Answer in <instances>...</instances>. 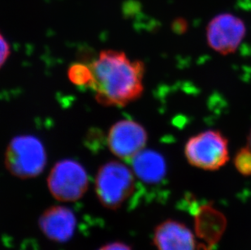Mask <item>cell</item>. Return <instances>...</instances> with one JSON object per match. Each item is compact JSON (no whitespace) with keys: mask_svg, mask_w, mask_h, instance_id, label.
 Returning <instances> with one entry per match:
<instances>
[{"mask_svg":"<svg viewBox=\"0 0 251 250\" xmlns=\"http://www.w3.org/2000/svg\"><path fill=\"white\" fill-rule=\"evenodd\" d=\"M68 77L76 86L90 88L92 81V73L90 65L84 63L72 64L68 70Z\"/></svg>","mask_w":251,"mask_h":250,"instance_id":"12","label":"cell"},{"mask_svg":"<svg viewBox=\"0 0 251 250\" xmlns=\"http://www.w3.org/2000/svg\"><path fill=\"white\" fill-rule=\"evenodd\" d=\"M76 222V215L70 208L55 205L42 213L38 219V226L50 241L64 243L74 236Z\"/></svg>","mask_w":251,"mask_h":250,"instance_id":"8","label":"cell"},{"mask_svg":"<svg viewBox=\"0 0 251 250\" xmlns=\"http://www.w3.org/2000/svg\"><path fill=\"white\" fill-rule=\"evenodd\" d=\"M131 163L134 175L146 184L159 183L166 175V162L156 151L143 150Z\"/></svg>","mask_w":251,"mask_h":250,"instance_id":"11","label":"cell"},{"mask_svg":"<svg viewBox=\"0 0 251 250\" xmlns=\"http://www.w3.org/2000/svg\"><path fill=\"white\" fill-rule=\"evenodd\" d=\"M248 147L251 150V129L248 136Z\"/></svg>","mask_w":251,"mask_h":250,"instance_id":"16","label":"cell"},{"mask_svg":"<svg viewBox=\"0 0 251 250\" xmlns=\"http://www.w3.org/2000/svg\"><path fill=\"white\" fill-rule=\"evenodd\" d=\"M92 73L90 90L104 106L123 107L139 100L144 92L146 67L123 51L103 50L89 64Z\"/></svg>","mask_w":251,"mask_h":250,"instance_id":"1","label":"cell"},{"mask_svg":"<svg viewBox=\"0 0 251 250\" xmlns=\"http://www.w3.org/2000/svg\"><path fill=\"white\" fill-rule=\"evenodd\" d=\"M233 162L240 174L245 176L251 175V150L249 147H243L237 151Z\"/></svg>","mask_w":251,"mask_h":250,"instance_id":"13","label":"cell"},{"mask_svg":"<svg viewBox=\"0 0 251 250\" xmlns=\"http://www.w3.org/2000/svg\"><path fill=\"white\" fill-rule=\"evenodd\" d=\"M134 173L118 161L102 164L95 176L98 200L108 210H117L129 199L135 189Z\"/></svg>","mask_w":251,"mask_h":250,"instance_id":"2","label":"cell"},{"mask_svg":"<svg viewBox=\"0 0 251 250\" xmlns=\"http://www.w3.org/2000/svg\"><path fill=\"white\" fill-rule=\"evenodd\" d=\"M51 196L61 202L80 200L89 188V176L83 166L74 159H63L53 166L47 179Z\"/></svg>","mask_w":251,"mask_h":250,"instance_id":"5","label":"cell"},{"mask_svg":"<svg viewBox=\"0 0 251 250\" xmlns=\"http://www.w3.org/2000/svg\"><path fill=\"white\" fill-rule=\"evenodd\" d=\"M185 155L195 168L218 170L229 159L228 141L217 130H206L190 137L185 143Z\"/></svg>","mask_w":251,"mask_h":250,"instance_id":"4","label":"cell"},{"mask_svg":"<svg viewBox=\"0 0 251 250\" xmlns=\"http://www.w3.org/2000/svg\"><path fill=\"white\" fill-rule=\"evenodd\" d=\"M98 250H132V249L126 243L121 241H114L111 243L106 244Z\"/></svg>","mask_w":251,"mask_h":250,"instance_id":"15","label":"cell"},{"mask_svg":"<svg viewBox=\"0 0 251 250\" xmlns=\"http://www.w3.org/2000/svg\"><path fill=\"white\" fill-rule=\"evenodd\" d=\"M148 134L141 124L122 120L112 125L107 134V146L121 160L132 161L147 146Z\"/></svg>","mask_w":251,"mask_h":250,"instance_id":"7","label":"cell"},{"mask_svg":"<svg viewBox=\"0 0 251 250\" xmlns=\"http://www.w3.org/2000/svg\"><path fill=\"white\" fill-rule=\"evenodd\" d=\"M247 34V26L241 18L231 13H221L211 19L206 27L210 48L227 55L237 50Z\"/></svg>","mask_w":251,"mask_h":250,"instance_id":"6","label":"cell"},{"mask_svg":"<svg viewBox=\"0 0 251 250\" xmlns=\"http://www.w3.org/2000/svg\"><path fill=\"white\" fill-rule=\"evenodd\" d=\"M153 241L158 250H203L190 229L176 220H168L158 225Z\"/></svg>","mask_w":251,"mask_h":250,"instance_id":"9","label":"cell"},{"mask_svg":"<svg viewBox=\"0 0 251 250\" xmlns=\"http://www.w3.org/2000/svg\"><path fill=\"white\" fill-rule=\"evenodd\" d=\"M11 54L9 43L6 38L0 33V69L3 66Z\"/></svg>","mask_w":251,"mask_h":250,"instance_id":"14","label":"cell"},{"mask_svg":"<svg viewBox=\"0 0 251 250\" xmlns=\"http://www.w3.org/2000/svg\"><path fill=\"white\" fill-rule=\"evenodd\" d=\"M195 216V230L199 238L203 241L204 250H210L222 236L226 220L220 211L211 205H202L198 208Z\"/></svg>","mask_w":251,"mask_h":250,"instance_id":"10","label":"cell"},{"mask_svg":"<svg viewBox=\"0 0 251 250\" xmlns=\"http://www.w3.org/2000/svg\"><path fill=\"white\" fill-rule=\"evenodd\" d=\"M47 160L45 147L40 140L31 135L14 137L5 152V167L19 179H32L41 175Z\"/></svg>","mask_w":251,"mask_h":250,"instance_id":"3","label":"cell"}]
</instances>
